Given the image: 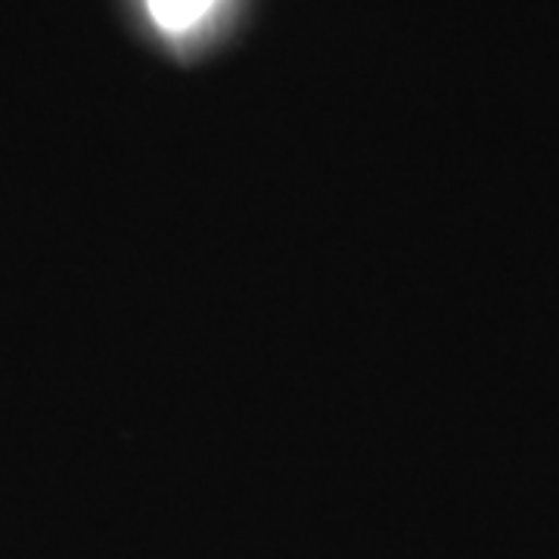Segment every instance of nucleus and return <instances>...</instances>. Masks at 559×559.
<instances>
[{
    "label": "nucleus",
    "instance_id": "nucleus-1",
    "mask_svg": "<svg viewBox=\"0 0 559 559\" xmlns=\"http://www.w3.org/2000/svg\"><path fill=\"white\" fill-rule=\"evenodd\" d=\"M153 20L168 32H187L212 10L215 0H146Z\"/></svg>",
    "mask_w": 559,
    "mask_h": 559
}]
</instances>
